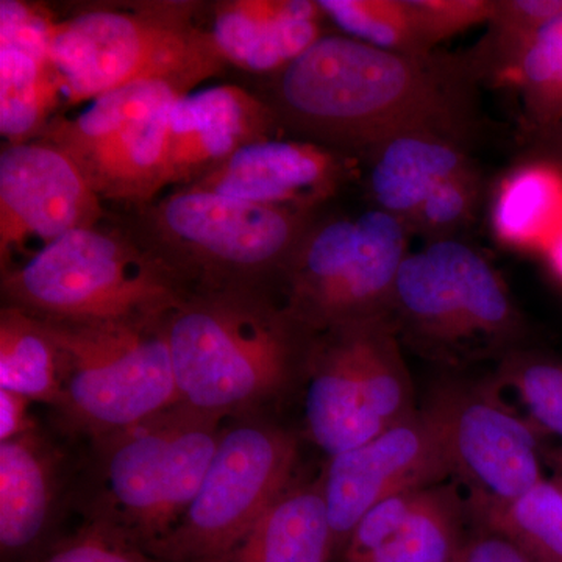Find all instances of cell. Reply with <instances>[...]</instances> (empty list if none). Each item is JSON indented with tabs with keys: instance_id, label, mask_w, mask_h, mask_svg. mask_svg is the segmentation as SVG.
Returning a JSON list of instances; mask_svg holds the SVG:
<instances>
[{
	"instance_id": "1",
	"label": "cell",
	"mask_w": 562,
	"mask_h": 562,
	"mask_svg": "<svg viewBox=\"0 0 562 562\" xmlns=\"http://www.w3.org/2000/svg\"><path fill=\"white\" fill-rule=\"evenodd\" d=\"M476 80L469 58L395 54L330 35L280 70L277 95L292 124L369 155L414 133L464 146Z\"/></svg>"
},
{
	"instance_id": "2",
	"label": "cell",
	"mask_w": 562,
	"mask_h": 562,
	"mask_svg": "<svg viewBox=\"0 0 562 562\" xmlns=\"http://www.w3.org/2000/svg\"><path fill=\"white\" fill-rule=\"evenodd\" d=\"M294 327L250 295L181 302L165 321L180 405L224 419L268 402L290 382Z\"/></svg>"
},
{
	"instance_id": "3",
	"label": "cell",
	"mask_w": 562,
	"mask_h": 562,
	"mask_svg": "<svg viewBox=\"0 0 562 562\" xmlns=\"http://www.w3.org/2000/svg\"><path fill=\"white\" fill-rule=\"evenodd\" d=\"M225 428L222 417L184 405L95 439L98 492L91 520L149 549L180 522Z\"/></svg>"
},
{
	"instance_id": "4",
	"label": "cell",
	"mask_w": 562,
	"mask_h": 562,
	"mask_svg": "<svg viewBox=\"0 0 562 562\" xmlns=\"http://www.w3.org/2000/svg\"><path fill=\"white\" fill-rule=\"evenodd\" d=\"M41 321L60 361L57 408L74 427L99 439L179 405L166 319Z\"/></svg>"
},
{
	"instance_id": "5",
	"label": "cell",
	"mask_w": 562,
	"mask_h": 562,
	"mask_svg": "<svg viewBox=\"0 0 562 562\" xmlns=\"http://www.w3.org/2000/svg\"><path fill=\"white\" fill-rule=\"evenodd\" d=\"M10 301L40 319L162 321L183 302L168 271L95 227L66 233L3 279Z\"/></svg>"
},
{
	"instance_id": "6",
	"label": "cell",
	"mask_w": 562,
	"mask_h": 562,
	"mask_svg": "<svg viewBox=\"0 0 562 562\" xmlns=\"http://www.w3.org/2000/svg\"><path fill=\"white\" fill-rule=\"evenodd\" d=\"M392 319L422 350L458 355L520 338L522 317L491 262L458 239L406 255L395 281Z\"/></svg>"
},
{
	"instance_id": "7",
	"label": "cell",
	"mask_w": 562,
	"mask_h": 562,
	"mask_svg": "<svg viewBox=\"0 0 562 562\" xmlns=\"http://www.w3.org/2000/svg\"><path fill=\"white\" fill-rule=\"evenodd\" d=\"M222 57L213 35L176 20L95 10L54 22L50 61L68 102L94 101L138 81L187 88Z\"/></svg>"
},
{
	"instance_id": "8",
	"label": "cell",
	"mask_w": 562,
	"mask_h": 562,
	"mask_svg": "<svg viewBox=\"0 0 562 562\" xmlns=\"http://www.w3.org/2000/svg\"><path fill=\"white\" fill-rule=\"evenodd\" d=\"M297 442L283 428L247 422L225 428L201 490L161 541L160 562H225L291 486Z\"/></svg>"
},
{
	"instance_id": "9",
	"label": "cell",
	"mask_w": 562,
	"mask_h": 562,
	"mask_svg": "<svg viewBox=\"0 0 562 562\" xmlns=\"http://www.w3.org/2000/svg\"><path fill=\"white\" fill-rule=\"evenodd\" d=\"M184 88L171 81H138L94 99L55 131L94 191L146 198L162 188L169 116Z\"/></svg>"
},
{
	"instance_id": "10",
	"label": "cell",
	"mask_w": 562,
	"mask_h": 562,
	"mask_svg": "<svg viewBox=\"0 0 562 562\" xmlns=\"http://www.w3.org/2000/svg\"><path fill=\"white\" fill-rule=\"evenodd\" d=\"M424 409L438 424L452 476L469 495L514 501L546 480L539 428L508 408L495 387L441 384Z\"/></svg>"
},
{
	"instance_id": "11",
	"label": "cell",
	"mask_w": 562,
	"mask_h": 562,
	"mask_svg": "<svg viewBox=\"0 0 562 562\" xmlns=\"http://www.w3.org/2000/svg\"><path fill=\"white\" fill-rule=\"evenodd\" d=\"M98 192L54 144H11L0 155V255L21 266L77 228L95 227ZM13 266V269H14ZM11 271V269H10Z\"/></svg>"
},
{
	"instance_id": "12",
	"label": "cell",
	"mask_w": 562,
	"mask_h": 562,
	"mask_svg": "<svg viewBox=\"0 0 562 562\" xmlns=\"http://www.w3.org/2000/svg\"><path fill=\"white\" fill-rule=\"evenodd\" d=\"M452 476L441 430L427 409L391 425L371 441L328 458L321 476L339 560L351 532L376 503Z\"/></svg>"
},
{
	"instance_id": "13",
	"label": "cell",
	"mask_w": 562,
	"mask_h": 562,
	"mask_svg": "<svg viewBox=\"0 0 562 562\" xmlns=\"http://www.w3.org/2000/svg\"><path fill=\"white\" fill-rule=\"evenodd\" d=\"M161 225L194 257L233 271L288 268L308 233L302 210L241 201L199 188L162 203Z\"/></svg>"
},
{
	"instance_id": "14",
	"label": "cell",
	"mask_w": 562,
	"mask_h": 562,
	"mask_svg": "<svg viewBox=\"0 0 562 562\" xmlns=\"http://www.w3.org/2000/svg\"><path fill=\"white\" fill-rule=\"evenodd\" d=\"M342 173V161L317 144L257 139L239 147L194 188L302 210L331 194Z\"/></svg>"
},
{
	"instance_id": "15",
	"label": "cell",
	"mask_w": 562,
	"mask_h": 562,
	"mask_svg": "<svg viewBox=\"0 0 562 562\" xmlns=\"http://www.w3.org/2000/svg\"><path fill=\"white\" fill-rule=\"evenodd\" d=\"M325 333L308 360L305 427L328 454L347 452L386 430L373 416L351 324Z\"/></svg>"
},
{
	"instance_id": "16",
	"label": "cell",
	"mask_w": 562,
	"mask_h": 562,
	"mask_svg": "<svg viewBox=\"0 0 562 562\" xmlns=\"http://www.w3.org/2000/svg\"><path fill=\"white\" fill-rule=\"evenodd\" d=\"M265 124L261 106L236 87L181 95L169 116L162 187L213 172L244 144L262 139Z\"/></svg>"
},
{
	"instance_id": "17",
	"label": "cell",
	"mask_w": 562,
	"mask_h": 562,
	"mask_svg": "<svg viewBox=\"0 0 562 562\" xmlns=\"http://www.w3.org/2000/svg\"><path fill=\"white\" fill-rule=\"evenodd\" d=\"M357 221V251L317 306L308 330L322 333L351 322L392 317L395 281L408 255V231L397 217L379 209L366 211Z\"/></svg>"
},
{
	"instance_id": "18",
	"label": "cell",
	"mask_w": 562,
	"mask_h": 562,
	"mask_svg": "<svg viewBox=\"0 0 562 562\" xmlns=\"http://www.w3.org/2000/svg\"><path fill=\"white\" fill-rule=\"evenodd\" d=\"M319 3L241 0L222 7L214 43L222 57L255 72L283 70L322 38Z\"/></svg>"
},
{
	"instance_id": "19",
	"label": "cell",
	"mask_w": 562,
	"mask_h": 562,
	"mask_svg": "<svg viewBox=\"0 0 562 562\" xmlns=\"http://www.w3.org/2000/svg\"><path fill=\"white\" fill-rule=\"evenodd\" d=\"M58 457L35 430L0 442V550L13 562L40 552L57 502Z\"/></svg>"
},
{
	"instance_id": "20",
	"label": "cell",
	"mask_w": 562,
	"mask_h": 562,
	"mask_svg": "<svg viewBox=\"0 0 562 562\" xmlns=\"http://www.w3.org/2000/svg\"><path fill=\"white\" fill-rule=\"evenodd\" d=\"M369 157V190L376 209L406 228L439 184L473 169L464 146L422 133L387 140Z\"/></svg>"
},
{
	"instance_id": "21",
	"label": "cell",
	"mask_w": 562,
	"mask_h": 562,
	"mask_svg": "<svg viewBox=\"0 0 562 562\" xmlns=\"http://www.w3.org/2000/svg\"><path fill=\"white\" fill-rule=\"evenodd\" d=\"M335 543L321 480L290 486L225 562H330Z\"/></svg>"
},
{
	"instance_id": "22",
	"label": "cell",
	"mask_w": 562,
	"mask_h": 562,
	"mask_svg": "<svg viewBox=\"0 0 562 562\" xmlns=\"http://www.w3.org/2000/svg\"><path fill=\"white\" fill-rule=\"evenodd\" d=\"M468 503L458 484L425 487L383 546L342 562H452L469 536Z\"/></svg>"
},
{
	"instance_id": "23",
	"label": "cell",
	"mask_w": 562,
	"mask_h": 562,
	"mask_svg": "<svg viewBox=\"0 0 562 562\" xmlns=\"http://www.w3.org/2000/svg\"><path fill=\"white\" fill-rule=\"evenodd\" d=\"M469 522L495 532L519 549L530 562H562V486L542 480L514 501L469 495Z\"/></svg>"
},
{
	"instance_id": "24",
	"label": "cell",
	"mask_w": 562,
	"mask_h": 562,
	"mask_svg": "<svg viewBox=\"0 0 562 562\" xmlns=\"http://www.w3.org/2000/svg\"><path fill=\"white\" fill-rule=\"evenodd\" d=\"M0 390L54 406L61 398L57 347L43 321L16 306L0 314Z\"/></svg>"
},
{
	"instance_id": "25",
	"label": "cell",
	"mask_w": 562,
	"mask_h": 562,
	"mask_svg": "<svg viewBox=\"0 0 562 562\" xmlns=\"http://www.w3.org/2000/svg\"><path fill=\"white\" fill-rule=\"evenodd\" d=\"M495 79L519 92L532 138L561 124L562 11L525 41Z\"/></svg>"
},
{
	"instance_id": "26",
	"label": "cell",
	"mask_w": 562,
	"mask_h": 562,
	"mask_svg": "<svg viewBox=\"0 0 562 562\" xmlns=\"http://www.w3.org/2000/svg\"><path fill=\"white\" fill-rule=\"evenodd\" d=\"M562 211V172L535 161L506 177L492 205V225L501 241L532 247L557 224Z\"/></svg>"
},
{
	"instance_id": "27",
	"label": "cell",
	"mask_w": 562,
	"mask_h": 562,
	"mask_svg": "<svg viewBox=\"0 0 562 562\" xmlns=\"http://www.w3.org/2000/svg\"><path fill=\"white\" fill-rule=\"evenodd\" d=\"M63 94L50 57L0 46V132L11 144L24 143L46 120Z\"/></svg>"
},
{
	"instance_id": "28",
	"label": "cell",
	"mask_w": 562,
	"mask_h": 562,
	"mask_svg": "<svg viewBox=\"0 0 562 562\" xmlns=\"http://www.w3.org/2000/svg\"><path fill=\"white\" fill-rule=\"evenodd\" d=\"M369 406L384 428L416 413L412 376L392 317L351 322Z\"/></svg>"
},
{
	"instance_id": "29",
	"label": "cell",
	"mask_w": 562,
	"mask_h": 562,
	"mask_svg": "<svg viewBox=\"0 0 562 562\" xmlns=\"http://www.w3.org/2000/svg\"><path fill=\"white\" fill-rule=\"evenodd\" d=\"M321 10L349 38L395 54L427 55L409 0H321Z\"/></svg>"
},
{
	"instance_id": "30",
	"label": "cell",
	"mask_w": 562,
	"mask_h": 562,
	"mask_svg": "<svg viewBox=\"0 0 562 562\" xmlns=\"http://www.w3.org/2000/svg\"><path fill=\"white\" fill-rule=\"evenodd\" d=\"M498 386L516 392L539 430L562 439V362L531 353H512L502 362Z\"/></svg>"
},
{
	"instance_id": "31",
	"label": "cell",
	"mask_w": 562,
	"mask_h": 562,
	"mask_svg": "<svg viewBox=\"0 0 562 562\" xmlns=\"http://www.w3.org/2000/svg\"><path fill=\"white\" fill-rule=\"evenodd\" d=\"M27 562H160L124 532L90 520L76 535L40 550Z\"/></svg>"
},
{
	"instance_id": "32",
	"label": "cell",
	"mask_w": 562,
	"mask_h": 562,
	"mask_svg": "<svg viewBox=\"0 0 562 562\" xmlns=\"http://www.w3.org/2000/svg\"><path fill=\"white\" fill-rule=\"evenodd\" d=\"M480 198L475 169L443 181L422 203L406 231L422 233L431 243L452 239V232L471 220Z\"/></svg>"
},
{
	"instance_id": "33",
	"label": "cell",
	"mask_w": 562,
	"mask_h": 562,
	"mask_svg": "<svg viewBox=\"0 0 562 562\" xmlns=\"http://www.w3.org/2000/svg\"><path fill=\"white\" fill-rule=\"evenodd\" d=\"M425 47L436 44L476 25L491 24L497 14L498 0H409Z\"/></svg>"
},
{
	"instance_id": "34",
	"label": "cell",
	"mask_w": 562,
	"mask_h": 562,
	"mask_svg": "<svg viewBox=\"0 0 562 562\" xmlns=\"http://www.w3.org/2000/svg\"><path fill=\"white\" fill-rule=\"evenodd\" d=\"M452 562H530L519 549L495 532L473 528Z\"/></svg>"
},
{
	"instance_id": "35",
	"label": "cell",
	"mask_w": 562,
	"mask_h": 562,
	"mask_svg": "<svg viewBox=\"0 0 562 562\" xmlns=\"http://www.w3.org/2000/svg\"><path fill=\"white\" fill-rule=\"evenodd\" d=\"M29 398L14 392L0 390V442L11 441L33 430L29 417Z\"/></svg>"
},
{
	"instance_id": "36",
	"label": "cell",
	"mask_w": 562,
	"mask_h": 562,
	"mask_svg": "<svg viewBox=\"0 0 562 562\" xmlns=\"http://www.w3.org/2000/svg\"><path fill=\"white\" fill-rule=\"evenodd\" d=\"M532 144H535L536 155H538L536 161L547 162L562 172V122L552 131L535 136Z\"/></svg>"
},
{
	"instance_id": "37",
	"label": "cell",
	"mask_w": 562,
	"mask_h": 562,
	"mask_svg": "<svg viewBox=\"0 0 562 562\" xmlns=\"http://www.w3.org/2000/svg\"><path fill=\"white\" fill-rule=\"evenodd\" d=\"M546 258L550 271L562 283V225L560 231L554 233L552 239H550V244H547Z\"/></svg>"
}]
</instances>
